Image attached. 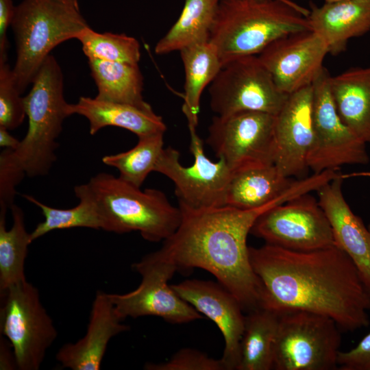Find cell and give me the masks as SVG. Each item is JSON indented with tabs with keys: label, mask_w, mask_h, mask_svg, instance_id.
Wrapping results in <instances>:
<instances>
[{
	"label": "cell",
	"mask_w": 370,
	"mask_h": 370,
	"mask_svg": "<svg viewBox=\"0 0 370 370\" xmlns=\"http://www.w3.org/2000/svg\"><path fill=\"white\" fill-rule=\"evenodd\" d=\"M368 228H369V230L370 231V224L369 225Z\"/></svg>",
	"instance_id": "cell-42"
},
{
	"label": "cell",
	"mask_w": 370,
	"mask_h": 370,
	"mask_svg": "<svg viewBox=\"0 0 370 370\" xmlns=\"http://www.w3.org/2000/svg\"><path fill=\"white\" fill-rule=\"evenodd\" d=\"M32 84L24 97L27 132L12 152L26 175L37 177L47 175L56 160L57 138L70 115L62 71L53 56L47 57Z\"/></svg>",
	"instance_id": "cell-5"
},
{
	"label": "cell",
	"mask_w": 370,
	"mask_h": 370,
	"mask_svg": "<svg viewBox=\"0 0 370 370\" xmlns=\"http://www.w3.org/2000/svg\"><path fill=\"white\" fill-rule=\"evenodd\" d=\"M330 77L323 67L312 84L314 138L308 166L314 173L369 162L367 144L345 124L338 113L331 92Z\"/></svg>",
	"instance_id": "cell-10"
},
{
	"label": "cell",
	"mask_w": 370,
	"mask_h": 370,
	"mask_svg": "<svg viewBox=\"0 0 370 370\" xmlns=\"http://www.w3.org/2000/svg\"><path fill=\"white\" fill-rule=\"evenodd\" d=\"M10 130L0 127V147L3 149H16L20 141L9 132Z\"/></svg>",
	"instance_id": "cell-38"
},
{
	"label": "cell",
	"mask_w": 370,
	"mask_h": 370,
	"mask_svg": "<svg viewBox=\"0 0 370 370\" xmlns=\"http://www.w3.org/2000/svg\"><path fill=\"white\" fill-rule=\"evenodd\" d=\"M58 1H61L70 6H72L77 10H79L78 0H58Z\"/></svg>",
	"instance_id": "cell-39"
},
{
	"label": "cell",
	"mask_w": 370,
	"mask_h": 370,
	"mask_svg": "<svg viewBox=\"0 0 370 370\" xmlns=\"http://www.w3.org/2000/svg\"><path fill=\"white\" fill-rule=\"evenodd\" d=\"M68 111L70 116L76 114L87 119L91 135L108 126L125 129L138 138L164 133L166 130L162 118L155 113L151 106L143 108L95 97H80L77 102L69 103Z\"/></svg>",
	"instance_id": "cell-21"
},
{
	"label": "cell",
	"mask_w": 370,
	"mask_h": 370,
	"mask_svg": "<svg viewBox=\"0 0 370 370\" xmlns=\"http://www.w3.org/2000/svg\"><path fill=\"white\" fill-rule=\"evenodd\" d=\"M278 313L265 308L247 312L236 370H271Z\"/></svg>",
	"instance_id": "cell-27"
},
{
	"label": "cell",
	"mask_w": 370,
	"mask_h": 370,
	"mask_svg": "<svg viewBox=\"0 0 370 370\" xmlns=\"http://www.w3.org/2000/svg\"><path fill=\"white\" fill-rule=\"evenodd\" d=\"M12 225L6 229L7 210H0V293L26 280L25 262L32 242L26 230L25 215L16 204L11 208Z\"/></svg>",
	"instance_id": "cell-28"
},
{
	"label": "cell",
	"mask_w": 370,
	"mask_h": 370,
	"mask_svg": "<svg viewBox=\"0 0 370 370\" xmlns=\"http://www.w3.org/2000/svg\"><path fill=\"white\" fill-rule=\"evenodd\" d=\"M123 321L109 293L97 291L85 335L75 343L62 345L56 360L62 367L72 370L99 369L111 338L130 328Z\"/></svg>",
	"instance_id": "cell-19"
},
{
	"label": "cell",
	"mask_w": 370,
	"mask_h": 370,
	"mask_svg": "<svg viewBox=\"0 0 370 370\" xmlns=\"http://www.w3.org/2000/svg\"><path fill=\"white\" fill-rule=\"evenodd\" d=\"M18 369L14 350L10 343L1 336L0 369Z\"/></svg>",
	"instance_id": "cell-37"
},
{
	"label": "cell",
	"mask_w": 370,
	"mask_h": 370,
	"mask_svg": "<svg viewBox=\"0 0 370 370\" xmlns=\"http://www.w3.org/2000/svg\"><path fill=\"white\" fill-rule=\"evenodd\" d=\"M180 52L185 73L182 112L190 133L197 132L201 94L223 65L216 49L209 41L187 47Z\"/></svg>",
	"instance_id": "cell-24"
},
{
	"label": "cell",
	"mask_w": 370,
	"mask_h": 370,
	"mask_svg": "<svg viewBox=\"0 0 370 370\" xmlns=\"http://www.w3.org/2000/svg\"><path fill=\"white\" fill-rule=\"evenodd\" d=\"M275 116L255 111L217 115L206 143L232 173L274 164Z\"/></svg>",
	"instance_id": "cell-11"
},
{
	"label": "cell",
	"mask_w": 370,
	"mask_h": 370,
	"mask_svg": "<svg viewBox=\"0 0 370 370\" xmlns=\"http://www.w3.org/2000/svg\"><path fill=\"white\" fill-rule=\"evenodd\" d=\"M249 254L262 288L261 307L319 314L347 332L369 325L370 290L336 245L299 251L265 243L249 247Z\"/></svg>",
	"instance_id": "cell-1"
},
{
	"label": "cell",
	"mask_w": 370,
	"mask_h": 370,
	"mask_svg": "<svg viewBox=\"0 0 370 370\" xmlns=\"http://www.w3.org/2000/svg\"><path fill=\"white\" fill-rule=\"evenodd\" d=\"M278 313L272 369H338L341 330L334 320L300 310Z\"/></svg>",
	"instance_id": "cell-7"
},
{
	"label": "cell",
	"mask_w": 370,
	"mask_h": 370,
	"mask_svg": "<svg viewBox=\"0 0 370 370\" xmlns=\"http://www.w3.org/2000/svg\"><path fill=\"white\" fill-rule=\"evenodd\" d=\"M171 286L180 297L217 325L225 341L221 358L225 370H236L245 320L238 299L221 284L211 281L188 280Z\"/></svg>",
	"instance_id": "cell-17"
},
{
	"label": "cell",
	"mask_w": 370,
	"mask_h": 370,
	"mask_svg": "<svg viewBox=\"0 0 370 370\" xmlns=\"http://www.w3.org/2000/svg\"><path fill=\"white\" fill-rule=\"evenodd\" d=\"M21 94L12 69L7 62L0 63V127L12 130L23 122L27 115Z\"/></svg>",
	"instance_id": "cell-32"
},
{
	"label": "cell",
	"mask_w": 370,
	"mask_h": 370,
	"mask_svg": "<svg viewBox=\"0 0 370 370\" xmlns=\"http://www.w3.org/2000/svg\"><path fill=\"white\" fill-rule=\"evenodd\" d=\"M141 276L139 286L125 294H110L116 312L123 320L156 316L171 323H186L203 318L180 297L168 282L177 271L176 266L157 251L146 255L132 264Z\"/></svg>",
	"instance_id": "cell-12"
},
{
	"label": "cell",
	"mask_w": 370,
	"mask_h": 370,
	"mask_svg": "<svg viewBox=\"0 0 370 370\" xmlns=\"http://www.w3.org/2000/svg\"><path fill=\"white\" fill-rule=\"evenodd\" d=\"M0 296V332L12 347L18 369H39L58 332L38 290L26 280Z\"/></svg>",
	"instance_id": "cell-8"
},
{
	"label": "cell",
	"mask_w": 370,
	"mask_h": 370,
	"mask_svg": "<svg viewBox=\"0 0 370 370\" xmlns=\"http://www.w3.org/2000/svg\"><path fill=\"white\" fill-rule=\"evenodd\" d=\"M88 59L138 64L140 45L134 37L124 34L99 33L90 27L84 29L77 38Z\"/></svg>",
	"instance_id": "cell-31"
},
{
	"label": "cell",
	"mask_w": 370,
	"mask_h": 370,
	"mask_svg": "<svg viewBox=\"0 0 370 370\" xmlns=\"http://www.w3.org/2000/svg\"><path fill=\"white\" fill-rule=\"evenodd\" d=\"M295 181L275 164L233 173L225 206L242 210L264 206L283 196Z\"/></svg>",
	"instance_id": "cell-23"
},
{
	"label": "cell",
	"mask_w": 370,
	"mask_h": 370,
	"mask_svg": "<svg viewBox=\"0 0 370 370\" xmlns=\"http://www.w3.org/2000/svg\"><path fill=\"white\" fill-rule=\"evenodd\" d=\"M342 1H347V0H324L325 3H334V2Z\"/></svg>",
	"instance_id": "cell-40"
},
{
	"label": "cell",
	"mask_w": 370,
	"mask_h": 370,
	"mask_svg": "<svg viewBox=\"0 0 370 370\" xmlns=\"http://www.w3.org/2000/svg\"><path fill=\"white\" fill-rule=\"evenodd\" d=\"M208 92L210 108L218 116L247 111L276 115L288 96L278 88L256 56L238 58L223 64Z\"/></svg>",
	"instance_id": "cell-9"
},
{
	"label": "cell",
	"mask_w": 370,
	"mask_h": 370,
	"mask_svg": "<svg viewBox=\"0 0 370 370\" xmlns=\"http://www.w3.org/2000/svg\"><path fill=\"white\" fill-rule=\"evenodd\" d=\"M98 90L95 98L107 101L150 106L143 97V77L138 64L88 59Z\"/></svg>",
	"instance_id": "cell-25"
},
{
	"label": "cell",
	"mask_w": 370,
	"mask_h": 370,
	"mask_svg": "<svg viewBox=\"0 0 370 370\" xmlns=\"http://www.w3.org/2000/svg\"><path fill=\"white\" fill-rule=\"evenodd\" d=\"M190 138L192 165L183 166L180 152L168 147L163 149L154 171L173 182L179 205L197 210L224 206L233 173L223 159L214 162L208 158L197 132H190Z\"/></svg>",
	"instance_id": "cell-14"
},
{
	"label": "cell",
	"mask_w": 370,
	"mask_h": 370,
	"mask_svg": "<svg viewBox=\"0 0 370 370\" xmlns=\"http://www.w3.org/2000/svg\"><path fill=\"white\" fill-rule=\"evenodd\" d=\"M312 189L310 180H297L279 199L250 210L227 206L197 210L179 205L180 224L156 251L177 270L200 268L210 272L244 312L261 308L262 288L250 262L247 236L264 212Z\"/></svg>",
	"instance_id": "cell-2"
},
{
	"label": "cell",
	"mask_w": 370,
	"mask_h": 370,
	"mask_svg": "<svg viewBox=\"0 0 370 370\" xmlns=\"http://www.w3.org/2000/svg\"><path fill=\"white\" fill-rule=\"evenodd\" d=\"M337 362L339 370H370V332L354 348L340 351Z\"/></svg>",
	"instance_id": "cell-35"
},
{
	"label": "cell",
	"mask_w": 370,
	"mask_h": 370,
	"mask_svg": "<svg viewBox=\"0 0 370 370\" xmlns=\"http://www.w3.org/2000/svg\"><path fill=\"white\" fill-rule=\"evenodd\" d=\"M146 370H225L221 359L216 360L199 351L184 348L177 352L167 361L147 362Z\"/></svg>",
	"instance_id": "cell-33"
},
{
	"label": "cell",
	"mask_w": 370,
	"mask_h": 370,
	"mask_svg": "<svg viewBox=\"0 0 370 370\" xmlns=\"http://www.w3.org/2000/svg\"><path fill=\"white\" fill-rule=\"evenodd\" d=\"M281 1H285V2H287V3H295L294 1H293L291 0H281Z\"/></svg>",
	"instance_id": "cell-41"
},
{
	"label": "cell",
	"mask_w": 370,
	"mask_h": 370,
	"mask_svg": "<svg viewBox=\"0 0 370 370\" xmlns=\"http://www.w3.org/2000/svg\"><path fill=\"white\" fill-rule=\"evenodd\" d=\"M310 10L281 0H220L209 42L222 65L259 54L275 40L311 30Z\"/></svg>",
	"instance_id": "cell-3"
},
{
	"label": "cell",
	"mask_w": 370,
	"mask_h": 370,
	"mask_svg": "<svg viewBox=\"0 0 370 370\" xmlns=\"http://www.w3.org/2000/svg\"><path fill=\"white\" fill-rule=\"evenodd\" d=\"M74 190L94 204L103 225V230L116 234L138 232L150 242L164 241L179 227L180 207L155 188L141 190L119 177L99 173Z\"/></svg>",
	"instance_id": "cell-4"
},
{
	"label": "cell",
	"mask_w": 370,
	"mask_h": 370,
	"mask_svg": "<svg viewBox=\"0 0 370 370\" xmlns=\"http://www.w3.org/2000/svg\"><path fill=\"white\" fill-rule=\"evenodd\" d=\"M250 234L267 244L308 251L335 244L330 223L310 193L273 206L255 221Z\"/></svg>",
	"instance_id": "cell-13"
},
{
	"label": "cell",
	"mask_w": 370,
	"mask_h": 370,
	"mask_svg": "<svg viewBox=\"0 0 370 370\" xmlns=\"http://www.w3.org/2000/svg\"><path fill=\"white\" fill-rule=\"evenodd\" d=\"M310 6L307 16L310 29L323 38L332 55L344 51L349 39L370 31V0H347Z\"/></svg>",
	"instance_id": "cell-20"
},
{
	"label": "cell",
	"mask_w": 370,
	"mask_h": 370,
	"mask_svg": "<svg viewBox=\"0 0 370 370\" xmlns=\"http://www.w3.org/2000/svg\"><path fill=\"white\" fill-rule=\"evenodd\" d=\"M330 89L342 121L370 145V66L350 68L331 76Z\"/></svg>",
	"instance_id": "cell-22"
},
{
	"label": "cell",
	"mask_w": 370,
	"mask_h": 370,
	"mask_svg": "<svg viewBox=\"0 0 370 370\" xmlns=\"http://www.w3.org/2000/svg\"><path fill=\"white\" fill-rule=\"evenodd\" d=\"M220 0H185L182 13L168 32L157 42L158 55L167 54L209 41Z\"/></svg>",
	"instance_id": "cell-26"
},
{
	"label": "cell",
	"mask_w": 370,
	"mask_h": 370,
	"mask_svg": "<svg viewBox=\"0 0 370 370\" xmlns=\"http://www.w3.org/2000/svg\"><path fill=\"white\" fill-rule=\"evenodd\" d=\"M164 133L138 137L137 144L128 151L102 158L106 165L116 169L119 177L141 187L148 175L154 171L164 149Z\"/></svg>",
	"instance_id": "cell-29"
},
{
	"label": "cell",
	"mask_w": 370,
	"mask_h": 370,
	"mask_svg": "<svg viewBox=\"0 0 370 370\" xmlns=\"http://www.w3.org/2000/svg\"><path fill=\"white\" fill-rule=\"evenodd\" d=\"M14 10L12 0H0V63L7 62L9 47L7 31L11 26Z\"/></svg>",
	"instance_id": "cell-36"
},
{
	"label": "cell",
	"mask_w": 370,
	"mask_h": 370,
	"mask_svg": "<svg viewBox=\"0 0 370 370\" xmlns=\"http://www.w3.org/2000/svg\"><path fill=\"white\" fill-rule=\"evenodd\" d=\"M25 175L12 149H3L0 153V210H8L14 204L16 188Z\"/></svg>",
	"instance_id": "cell-34"
},
{
	"label": "cell",
	"mask_w": 370,
	"mask_h": 370,
	"mask_svg": "<svg viewBox=\"0 0 370 370\" xmlns=\"http://www.w3.org/2000/svg\"><path fill=\"white\" fill-rule=\"evenodd\" d=\"M358 174L345 173L326 182L317 192L335 244L354 262L370 290V231L352 210L342 191L344 180Z\"/></svg>",
	"instance_id": "cell-18"
},
{
	"label": "cell",
	"mask_w": 370,
	"mask_h": 370,
	"mask_svg": "<svg viewBox=\"0 0 370 370\" xmlns=\"http://www.w3.org/2000/svg\"><path fill=\"white\" fill-rule=\"evenodd\" d=\"M79 204L69 209L56 208L41 203L32 195H23L28 201L37 206L45 217L30 233L32 241L56 230L73 227H87L102 230V220L91 200L84 194L74 190Z\"/></svg>",
	"instance_id": "cell-30"
},
{
	"label": "cell",
	"mask_w": 370,
	"mask_h": 370,
	"mask_svg": "<svg viewBox=\"0 0 370 370\" xmlns=\"http://www.w3.org/2000/svg\"><path fill=\"white\" fill-rule=\"evenodd\" d=\"M312 85L290 95L275 116L274 164L285 176L300 177L309 169L313 143Z\"/></svg>",
	"instance_id": "cell-16"
},
{
	"label": "cell",
	"mask_w": 370,
	"mask_h": 370,
	"mask_svg": "<svg viewBox=\"0 0 370 370\" xmlns=\"http://www.w3.org/2000/svg\"><path fill=\"white\" fill-rule=\"evenodd\" d=\"M88 27L79 10L58 0H23L15 6L11 27L16 60L12 72L20 92L32 83L54 47L77 39Z\"/></svg>",
	"instance_id": "cell-6"
},
{
	"label": "cell",
	"mask_w": 370,
	"mask_h": 370,
	"mask_svg": "<svg viewBox=\"0 0 370 370\" xmlns=\"http://www.w3.org/2000/svg\"><path fill=\"white\" fill-rule=\"evenodd\" d=\"M329 49L323 38L312 30L280 37L258 58L271 74L278 88L290 95L311 85L323 68Z\"/></svg>",
	"instance_id": "cell-15"
}]
</instances>
